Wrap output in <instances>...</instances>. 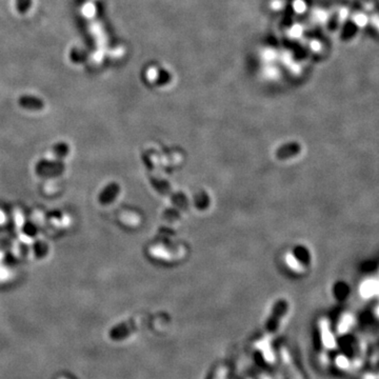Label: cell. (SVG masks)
Masks as SVG:
<instances>
[{"label": "cell", "instance_id": "9c48e42d", "mask_svg": "<svg viewBox=\"0 0 379 379\" xmlns=\"http://www.w3.org/2000/svg\"><path fill=\"white\" fill-rule=\"evenodd\" d=\"M6 221V218H5V214H4V212L2 211V210H0V225H2V224H4V222Z\"/></svg>", "mask_w": 379, "mask_h": 379}, {"label": "cell", "instance_id": "7a4b0ae2", "mask_svg": "<svg viewBox=\"0 0 379 379\" xmlns=\"http://www.w3.org/2000/svg\"><path fill=\"white\" fill-rule=\"evenodd\" d=\"M19 105L25 108V109H30V110H40L43 108V103L40 99L33 97V96H22L19 99Z\"/></svg>", "mask_w": 379, "mask_h": 379}, {"label": "cell", "instance_id": "5b68a950", "mask_svg": "<svg viewBox=\"0 0 379 379\" xmlns=\"http://www.w3.org/2000/svg\"><path fill=\"white\" fill-rule=\"evenodd\" d=\"M286 263L290 269L296 273L305 272V266L299 262V260L295 257V255H293L292 253H288L286 255Z\"/></svg>", "mask_w": 379, "mask_h": 379}, {"label": "cell", "instance_id": "6da1fadb", "mask_svg": "<svg viewBox=\"0 0 379 379\" xmlns=\"http://www.w3.org/2000/svg\"><path fill=\"white\" fill-rule=\"evenodd\" d=\"M300 150L299 144L297 142H290L287 144H283L282 147H280L276 151V157L279 159H289L292 158L294 156L298 155Z\"/></svg>", "mask_w": 379, "mask_h": 379}, {"label": "cell", "instance_id": "8992f818", "mask_svg": "<svg viewBox=\"0 0 379 379\" xmlns=\"http://www.w3.org/2000/svg\"><path fill=\"white\" fill-rule=\"evenodd\" d=\"M32 5V0H16V10L19 14H26Z\"/></svg>", "mask_w": 379, "mask_h": 379}, {"label": "cell", "instance_id": "277c9868", "mask_svg": "<svg viewBox=\"0 0 379 379\" xmlns=\"http://www.w3.org/2000/svg\"><path fill=\"white\" fill-rule=\"evenodd\" d=\"M150 253L152 256H154V257L156 258H160V259H163V260H172V259H175L177 258V255L165 250L164 248L162 247H153L151 250H150Z\"/></svg>", "mask_w": 379, "mask_h": 379}, {"label": "cell", "instance_id": "3957f363", "mask_svg": "<svg viewBox=\"0 0 379 379\" xmlns=\"http://www.w3.org/2000/svg\"><path fill=\"white\" fill-rule=\"evenodd\" d=\"M119 193V185L116 184V183H113L109 185L105 191L103 192V194L100 195L99 197V200L102 202L103 204H109L112 202L113 199L116 198V196L118 195Z\"/></svg>", "mask_w": 379, "mask_h": 379}, {"label": "cell", "instance_id": "52a82bcc", "mask_svg": "<svg viewBox=\"0 0 379 379\" xmlns=\"http://www.w3.org/2000/svg\"><path fill=\"white\" fill-rule=\"evenodd\" d=\"M377 287H378V285L375 281H367L363 285V287L361 289V292H363V294H366V295H372V294H374Z\"/></svg>", "mask_w": 379, "mask_h": 379}, {"label": "cell", "instance_id": "ba28073f", "mask_svg": "<svg viewBox=\"0 0 379 379\" xmlns=\"http://www.w3.org/2000/svg\"><path fill=\"white\" fill-rule=\"evenodd\" d=\"M122 218H124V220L127 222L128 225H136L139 222V218L134 214H130V215L127 214L125 217H122Z\"/></svg>", "mask_w": 379, "mask_h": 379}]
</instances>
